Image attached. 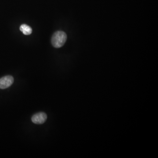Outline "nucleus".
I'll return each instance as SVG.
<instances>
[{
    "label": "nucleus",
    "mask_w": 158,
    "mask_h": 158,
    "mask_svg": "<svg viewBox=\"0 0 158 158\" xmlns=\"http://www.w3.org/2000/svg\"><path fill=\"white\" fill-rule=\"evenodd\" d=\"M47 115L43 112H38L34 115L31 118L32 122L36 124H42L46 122Z\"/></svg>",
    "instance_id": "nucleus-3"
},
{
    "label": "nucleus",
    "mask_w": 158,
    "mask_h": 158,
    "mask_svg": "<svg viewBox=\"0 0 158 158\" xmlns=\"http://www.w3.org/2000/svg\"><path fill=\"white\" fill-rule=\"evenodd\" d=\"M67 37L66 34L62 31L55 32L51 38V44L53 47L60 48L62 47L66 41Z\"/></svg>",
    "instance_id": "nucleus-1"
},
{
    "label": "nucleus",
    "mask_w": 158,
    "mask_h": 158,
    "mask_svg": "<svg viewBox=\"0 0 158 158\" xmlns=\"http://www.w3.org/2000/svg\"><path fill=\"white\" fill-rule=\"evenodd\" d=\"M14 78L12 76H6L0 79V89L7 88L13 84Z\"/></svg>",
    "instance_id": "nucleus-2"
},
{
    "label": "nucleus",
    "mask_w": 158,
    "mask_h": 158,
    "mask_svg": "<svg viewBox=\"0 0 158 158\" xmlns=\"http://www.w3.org/2000/svg\"><path fill=\"white\" fill-rule=\"evenodd\" d=\"M20 30L22 33L26 35H30L32 32V28L26 24H23L21 25L20 27Z\"/></svg>",
    "instance_id": "nucleus-4"
}]
</instances>
